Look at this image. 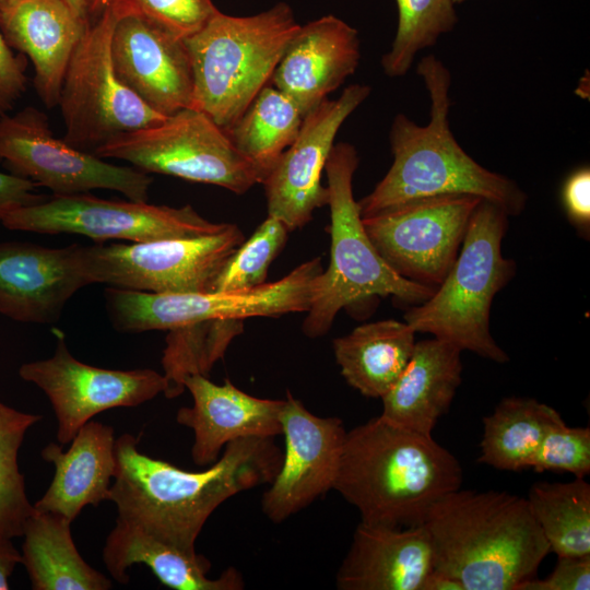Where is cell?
<instances>
[{
	"label": "cell",
	"instance_id": "obj_1",
	"mask_svg": "<svg viewBox=\"0 0 590 590\" xmlns=\"http://www.w3.org/2000/svg\"><path fill=\"white\" fill-rule=\"evenodd\" d=\"M138 441L131 434L116 438L108 500L117 518L190 554L197 553V538L212 512L238 493L270 484L283 458L271 437L240 438L194 472L140 452Z\"/></svg>",
	"mask_w": 590,
	"mask_h": 590
},
{
	"label": "cell",
	"instance_id": "obj_2",
	"mask_svg": "<svg viewBox=\"0 0 590 590\" xmlns=\"http://www.w3.org/2000/svg\"><path fill=\"white\" fill-rule=\"evenodd\" d=\"M458 459L432 435L370 418L346 432L334 488L361 522L422 526L432 506L461 487Z\"/></svg>",
	"mask_w": 590,
	"mask_h": 590
},
{
	"label": "cell",
	"instance_id": "obj_3",
	"mask_svg": "<svg viewBox=\"0 0 590 590\" xmlns=\"http://www.w3.org/2000/svg\"><path fill=\"white\" fill-rule=\"evenodd\" d=\"M430 99L429 121L418 126L398 114L389 132L392 164L373 191L357 201L362 217L406 201L441 194H470L500 206L509 216L526 209L528 196L512 179L479 164L450 130L449 69L434 55L418 62Z\"/></svg>",
	"mask_w": 590,
	"mask_h": 590
},
{
	"label": "cell",
	"instance_id": "obj_4",
	"mask_svg": "<svg viewBox=\"0 0 590 590\" xmlns=\"http://www.w3.org/2000/svg\"><path fill=\"white\" fill-rule=\"evenodd\" d=\"M433 570L464 590H518L551 552L526 498L461 489L437 500L425 519Z\"/></svg>",
	"mask_w": 590,
	"mask_h": 590
},
{
	"label": "cell",
	"instance_id": "obj_5",
	"mask_svg": "<svg viewBox=\"0 0 590 590\" xmlns=\"http://www.w3.org/2000/svg\"><path fill=\"white\" fill-rule=\"evenodd\" d=\"M358 164L355 146L340 142L333 145L324 166L330 208V262L312 285L302 327L308 338L324 335L338 312L358 302L393 296L417 305L436 290L397 274L373 245L353 196V177Z\"/></svg>",
	"mask_w": 590,
	"mask_h": 590
},
{
	"label": "cell",
	"instance_id": "obj_6",
	"mask_svg": "<svg viewBox=\"0 0 590 590\" xmlns=\"http://www.w3.org/2000/svg\"><path fill=\"white\" fill-rule=\"evenodd\" d=\"M508 219L500 206L480 201L442 282L429 298L404 314V321L415 332L429 333L496 363L509 361L489 326L494 297L517 270L516 262L502 252Z\"/></svg>",
	"mask_w": 590,
	"mask_h": 590
},
{
	"label": "cell",
	"instance_id": "obj_7",
	"mask_svg": "<svg viewBox=\"0 0 590 590\" xmlns=\"http://www.w3.org/2000/svg\"><path fill=\"white\" fill-rule=\"evenodd\" d=\"M298 27L284 2L249 16L219 11L201 31L184 39L193 74L191 107L221 128L231 127L270 83Z\"/></svg>",
	"mask_w": 590,
	"mask_h": 590
},
{
	"label": "cell",
	"instance_id": "obj_8",
	"mask_svg": "<svg viewBox=\"0 0 590 590\" xmlns=\"http://www.w3.org/2000/svg\"><path fill=\"white\" fill-rule=\"evenodd\" d=\"M117 21L111 5L88 21L70 58L60 92L62 140L91 154L121 133L157 125L166 118L116 76L110 45Z\"/></svg>",
	"mask_w": 590,
	"mask_h": 590
},
{
	"label": "cell",
	"instance_id": "obj_9",
	"mask_svg": "<svg viewBox=\"0 0 590 590\" xmlns=\"http://www.w3.org/2000/svg\"><path fill=\"white\" fill-rule=\"evenodd\" d=\"M131 163L144 173L175 176L245 193L261 179L226 131L206 114L188 107L157 125L121 133L94 152Z\"/></svg>",
	"mask_w": 590,
	"mask_h": 590
},
{
	"label": "cell",
	"instance_id": "obj_10",
	"mask_svg": "<svg viewBox=\"0 0 590 590\" xmlns=\"http://www.w3.org/2000/svg\"><path fill=\"white\" fill-rule=\"evenodd\" d=\"M322 270L321 260L316 257L278 281L247 290L151 293L109 286L104 295L109 319L117 331H168L210 319L244 320L307 312L312 285Z\"/></svg>",
	"mask_w": 590,
	"mask_h": 590
},
{
	"label": "cell",
	"instance_id": "obj_11",
	"mask_svg": "<svg viewBox=\"0 0 590 590\" xmlns=\"http://www.w3.org/2000/svg\"><path fill=\"white\" fill-rule=\"evenodd\" d=\"M235 224L197 237L131 244L79 245L81 271L90 284L151 293L209 292L229 255L244 241Z\"/></svg>",
	"mask_w": 590,
	"mask_h": 590
},
{
	"label": "cell",
	"instance_id": "obj_12",
	"mask_svg": "<svg viewBox=\"0 0 590 590\" xmlns=\"http://www.w3.org/2000/svg\"><path fill=\"white\" fill-rule=\"evenodd\" d=\"M1 224L11 231L142 243L211 235L229 223L211 222L189 204L173 208L129 199L105 200L86 192L52 194L42 202L17 206L3 215Z\"/></svg>",
	"mask_w": 590,
	"mask_h": 590
},
{
	"label": "cell",
	"instance_id": "obj_13",
	"mask_svg": "<svg viewBox=\"0 0 590 590\" xmlns=\"http://www.w3.org/2000/svg\"><path fill=\"white\" fill-rule=\"evenodd\" d=\"M0 160L10 174L48 188L54 196L108 189L146 202L152 184L135 167L110 164L57 139L47 115L34 106L0 118Z\"/></svg>",
	"mask_w": 590,
	"mask_h": 590
},
{
	"label": "cell",
	"instance_id": "obj_14",
	"mask_svg": "<svg viewBox=\"0 0 590 590\" xmlns=\"http://www.w3.org/2000/svg\"><path fill=\"white\" fill-rule=\"evenodd\" d=\"M481 200L470 194L417 198L362 221L373 245L397 274L436 288L456 261Z\"/></svg>",
	"mask_w": 590,
	"mask_h": 590
},
{
	"label": "cell",
	"instance_id": "obj_15",
	"mask_svg": "<svg viewBox=\"0 0 590 590\" xmlns=\"http://www.w3.org/2000/svg\"><path fill=\"white\" fill-rule=\"evenodd\" d=\"M55 337L54 355L21 365L19 375L48 397L61 446L71 442L96 414L119 406H137L164 393L163 374L150 368L116 370L82 363L70 353L61 331L55 330Z\"/></svg>",
	"mask_w": 590,
	"mask_h": 590
},
{
	"label": "cell",
	"instance_id": "obj_16",
	"mask_svg": "<svg viewBox=\"0 0 590 590\" xmlns=\"http://www.w3.org/2000/svg\"><path fill=\"white\" fill-rule=\"evenodd\" d=\"M369 94L368 85L352 84L338 98H326L309 110L296 139L262 182L268 214L282 221L290 233L304 227L317 209L328 204L321 179L335 135Z\"/></svg>",
	"mask_w": 590,
	"mask_h": 590
},
{
	"label": "cell",
	"instance_id": "obj_17",
	"mask_svg": "<svg viewBox=\"0 0 590 590\" xmlns=\"http://www.w3.org/2000/svg\"><path fill=\"white\" fill-rule=\"evenodd\" d=\"M285 451L263 493L261 509L281 523L334 488L346 429L339 417H320L286 392L281 411Z\"/></svg>",
	"mask_w": 590,
	"mask_h": 590
},
{
	"label": "cell",
	"instance_id": "obj_18",
	"mask_svg": "<svg viewBox=\"0 0 590 590\" xmlns=\"http://www.w3.org/2000/svg\"><path fill=\"white\" fill-rule=\"evenodd\" d=\"M110 52L118 80L154 111L168 117L192 106V67L182 39L126 15L115 25Z\"/></svg>",
	"mask_w": 590,
	"mask_h": 590
},
{
	"label": "cell",
	"instance_id": "obj_19",
	"mask_svg": "<svg viewBox=\"0 0 590 590\" xmlns=\"http://www.w3.org/2000/svg\"><path fill=\"white\" fill-rule=\"evenodd\" d=\"M79 245L48 248L30 241H0V314L24 323L56 322L68 300L90 283Z\"/></svg>",
	"mask_w": 590,
	"mask_h": 590
},
{
	"label": "cell",
	"instance_id": "obj_20",
	"mask_svg": "<svg viewBox=\"0 0 590 590\" xmlns=\"http://www.w3.org/2000/svg\"><path fill=\"white\" fill-rule=\"evenodd\" d=\"M359 60L358 31L328 14L299 25L270 83L305 116L356 71Z\"/></svg>",
	"mask_w": 590,
	"mask_h": 590
},
{
	"label": "cell",
	"instance_id": "obj_21",
	"mask_svg": "<svg viewBox=\"0 0 590 590\" xmlns=\"http://www.w3.org/2000/svg\"><path fill=\"white\" fill-rule=\"evenodd\" d=\"M184 384L193 404L180 408L176 421L193 432L191 457L197 465L214 463L231 441L248 437L274 438L282 434L284 399L257 398L229 379L217 385L203 375L189 376Z\"/></svg>",
	"mask_w": 590,
	"mask_h": 590
},
{
	"label": "cell",
	"instance_id": "obj_22",
	"mask_svg": "<svg viewBox=\"0 0 590 590\" xmlns=\"http://www.w3.org/2000/svg\"><path fill=\"white\" fill-rule=\"evenodd\" d=\"M87 23L63 0H0V33L10 48L31 59L34 86L47 108L59 104L68 63Z\"/></svg>",
	"mask_w": 590,
	"mask_h": 590
},
{
	"label": "cell",
	"instance_id": "obj_23",
	"mask_svg": "<svg viewBox=\"0 0 590 590\" xmlns=\"http://www.w3.org/2000/svg\"><path fill=\"white\" fill-rule=\"evenodd\" d=\"M433 570L424 524L391 528L361 522L335 575L339 590H421Z\"/></svg>",
	"mask_w": 590,
	"mask_h": 590
},
{
	"label": "cell",
	"instance_id": "obj_24",
	"mask_svg": "<svg viewBox=\"0 0 590 590\" xmlns=\"http://www.w3.org/2000/svg\"><path fill=\"white\" fill-rule=\"evenodd\" d=\"M461 352L435 337L415 342L404 370L381 398L379 416L396 426L432 435L461 385Z\"/></svg>",
	"mask_w": 590,
	"mask_h": 590
},
{
	"label": "cell",
	"instance_id": "obj_25",
	"mask_svg": "<svg viewBox=\"0 0 590 590\" xmlns=\"http://www.w3.org/2000/svg\"><path fill=\"white\" fill-rule=\"evenodd\" d=\"M115 440L111 426L91 420L67 451L55 442L45 446L40 455L54 464L55 475L34 509L73 521L85 506L108 500L116 468Z\"/></svg>",
	"mask_w": 590,
	"mask_h": 590
},
{
	"label": "cell",
	"instance_id": "obj_26",
	"mask_svg": "<svg viewBox=\"0 0 590 590\" xmlns=\"http://www.w3.org/2000/svg\"><path fill=\"white\" fill-rule=\"evenodd\" d=\"M104 564L118 582H129L127 570L144 564L166 587L175 590H241V574L226 568L217 578L208 576L210 560L198 553H186L164 543L135 524L116 519L103 548Z\"/></svg>",
	"mask_w": 590,
	"mask_h": 590
},
{
	"label": "cell",
	"instance_id": "obj_27",
	"mask_svg": "<svg viewBox=\"0 0 590 590\" xmlns=\"http://www.w3.org/2000/svg\"><path fill=\"white\" fill-rule=\"evenodd\" d=\"M415 331L393 319L364 323L335 338L332 346L345 381L368 398H382L408 365Z\"/></svg>",
	"mask_w": 590,
	"mask_h": 590
},
{
	"label": "cell",
	"instance_id": "obj_28",
	"mask_svg": "<svg viewBox=\"0 0 590 590\" xmlns=\"http://www.w3.org/2000/svg\"><path fill=\"white\" fill-rule=\"evenodd\" d=\"M69 519L34 509L28 517L22 546L34 590H108L111 581L80 555L71 535Z\"/></svg>",
	"mask_w": 590,
	"mask_h": 590
},
{
	"label": "cell",
	"instance_id": "obj_29",
	"mask_svg": "<svg viewBox=\"0 0 590 590\" xmlns=\"http://www.w3.org/2000/svg\"><path fill=\"white\" fill-rule=\"evenodd\" d=\"M560 421L555 409L535 399L505 398L483 417L477 461L502 471L531 469L546 433Z\"/></svg>",
	"mask_w": 590,
	"mask_h": 590
},
{
	"label": "cell",
	"instance_id": "obj_30",
	"mask_svg": "<svg viewBox=\"0 0 590 590\" xmlns=\"http://www.w3.org/2000/svg\"><path fill=\"white\" fill-rule=\"evenodd\" d=\"M303 119L298 106L268 83L245 113L224 130L237 151L255 167L262 184L296 139Z\"/></svg>",
	"mask_w": 590,
	"mask_h": 590
},
{
	"label": "cell",
	"instance_id": "obj_31",
	"mask_svg": "<svg viewBox=\"0 0 590 590\" xmlns=\"http://www.w3.org/2000/svg\"><path fill=\"white\" fill-rule=\"evenodd\" d=\"M526 499L551 552L558 557L590 554V485L585 479L536 483Z\"/></svg>",
	"mask_w": 590,
	"mask_h": 590
},
{
	"label": "cell",
	"instance_id": "obj_32",
	"mask_svg": "<svg viewBox=\"0 0 590 590\" xmlns=\"http://www.w3.org/2000/svg\"><path fill=\"white\" fill-rule=\"evenodd\" d=\"M244 328L241 319H210L168 330L162 356L166 384L163 394L174 399L186 390L187 377L208 376Z\"/></svg>",
	"mask_w": 590,
	"mask_h": 590
},
{
	"label": "cell",
	"instance_id": "obj_33",
	"mask_svg": "<svg viewBox=\"0 0 590 590\" xmlns=\"http://www.w3.org/2000/svg\"><path fill=\"white\" fill-rule=\"evenodd\" d=\"M398 26L380 63L386 75L403 76L421 50L434 46L458 23L452 0H396Z\"/></svg>",
	"mask_w": 590,
	"mask_h": 590
},
{
	"label": "cell",
	"instance_id": "obj_34",
	"mask_svg": "<svg viewBox=\"0 0 590 590\" xmlns=\"http://www.w3.org/2000/svg\"><path fill=\"white\" fill-rule=\"evenodd\" d=\"M40 420V415L21 412L0 401V535L11 539L23 535L34 511L17 455L27 429Z\"/></svg>",
	"mask_w": 590,
	"mask_h": 590
},
{
	"label": "cell",
	"instance_id": "obj_35",
	"mask_svg": "<svg viewBox=\"0 0 590 590\" xmlns=\"http://www.w3.org/2000/svg\"><path fill=\"white\" fill-rule=\"evenodd\" d=\"M288 234L282 221L268 214L225 260L209 292L247 290L264 284L269 268L285 246Z\"/></svg>",
	"mask_w": 590,
	"mask_h": 590
},
{
	"label": "cell",
	"instance_id": "obj_36",
	"mask_svg": "<svg viewBox=\"0 0 590 590\" xmlns=\"http://www.w3.org/2000/svg\"><path fill=\"white\" fill-rule=\"evenodd\" d=\"M118 19L137 15L179 39L201 31L219 12L212 0H113Z\"/></svg>",
	"mask_w": 590,
	"mask_h": 590
},
{
	"label": "cell",
	"instance_id": "obj_37",
	"mask_svg": "<svg viewBox=\"0 0 590 590\" xmlns=\"http://www.w3.org/2000/svg\"><path fill=\"white\" fill-rule=\"evenodd\" d=\"M531 469L585 479L590 473V428L569 427L564 421L554 425L543 438Z\"/></svg>",
	"mask_w": 590,
	"mask_h": 590
},
{
	"label": "cell",
	"instance_id": "obj_38",
	"mask_svg": "<svg viewBox=\"0 0 590 590\" xmlns=\"http://www.w3.org/2000/svg\"><path fill=\"white\" fill-rule=\"evenodd\" d=\"M590 554L559 556L554 570L545 579L532 578L518 590H589Z\"/></svg>",
	"mask_w": 590,
	"mask_h": 590
},
{
	"label": "cell",
	"instance_id": "obj_39",
	"mask_svg": "<svg viewBox=\"0 0 590 590\" xmlns=\"http://www.w3.org/2000/svg\"><path fill=\"white\" fill-rule=\"evenodd\" d=\"M26 58L14 54L0 33V118L13 108L26 91Z\"/></svg>",
	"mask_w": 590,
	"mask_h": 590
},
{
	"label": "cell",
	"instance_id": "obj_40",
	"mask_svg": "<svg viewBox=\"0 0 590 590\" xmlns=\"http://www.w3.org/2000/svg\"><path fill=\"white\" fill-rule=\"evenodd\" d=\"M562 201L569 221L587 233L590 226V169L588 166L573 172L564 182Z\"/></svg>",
	"mask_w": 590,
	"mask_h": 590
},
{
	"label": "cell",
	"instance_id": "obj_41",
	"mask_svg": "<svg viewBox=\"0 0 590 590\" xmlns=\"http://www.w3.org/2000/svg\"><path fill=\"white\" fill-rule=\"evenodd\" d=\"M36 188L30 179L0 172V223L10 210L44 201L47 197L37 193Z\"/></svg>",
	"mask_w": 590,
	"mask_h": 590
},
{
	"label": "cell",
	"instance_id": "obj_42",
	"mask_svg": "<svg viewBox=\"0 0 590 590\" xmlns=\"http://www.w3.org/2000/svg\"><path fill=\"white\" fill-rule=\"evenodd\" d=\"M11 538L0 535V590L9 589V577L22 562V555L13 545Z\"/></svg>",
	"mask_w": 590,
	"mask_h": 590
},
{
	"label": "cell",
	"instance_id": "obj_43",
	"mask_svg": "<svg viewBox=\"0 0 590 590\" xmlns=\"http://www.w3.org/2000/svg\"><path fill=\"white\" fill-rule=\"evenodd\" d=\"M421 590H464V588L457 579L432 570L425 578Z\"/></svg>",
	"mask_w": 590,
	"mask_h": 590
},
{
	"label": "cell",
	"instance_id": "obj_44",
	"mask_svg": "<svg viewBox=\"0 0 590 590\" xmlns=\"http://www.w3.org/2000/svg\"><path fill=\"white\" fill-rule=\"evenodd\" d=\"M113 0H86V17L95 20L111 3Z\"/></svg>",
	"mask_w": 590,
	"mask_h": 590
},
{
	"label": "cell",
	"instance_id": "obj_45",
	"mask_svg": "<svg viewBox=\"0 0 590 590\" xmlns=\"http://www.w3.org/2000/svg\"><path fill=\"white\" fill-rule=\"evenodd\" d=\"M79 17H86V0H63Z\"/></svg>",
	"mask_w": 590,
	"mask_h": 590
},
{
	"label": "cell",
	"instance_id": "obj_46",
	"mask_svg": "<svg viewBox=\"0 0 590 590\" xmlns=\"http://www.w3.org/2000/svg\"><path fill=\"white\" fill-rule=\"evenodd\" d=\"M463 1H465V0H452V2H453L455 4L461 3V2H463Z\"/></svg>",
	"mask_w": 590,
	"mask_h": 590
}]
</instances>
